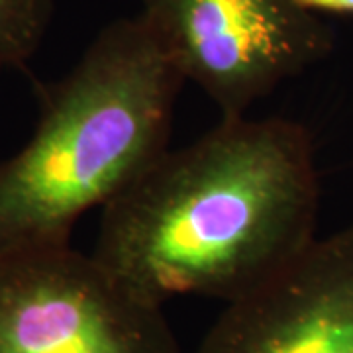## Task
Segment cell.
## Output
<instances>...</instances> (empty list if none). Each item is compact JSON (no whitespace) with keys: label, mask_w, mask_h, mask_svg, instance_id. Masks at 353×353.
Wrapping results in <instances>:
<instances>
[{"label":"cell","mask_w":353,"mask_h":353,"mask_svg":"<svg viewBox=\"0 0 353 353\" xmlns=\"http://www.w3.org/2000/svg\"><path fill=\"white\" fill-rule=\"evenodd\" d=\"M318 202L306 128L222 118L102 208L92 255L155 306L185 294L232 303L316 240Z\"/></svg>","instance_id":"obj_1"},{"label":"cell","mask_w":353,"mask_h":353,"mask_svg":"<svg viewBox=\"0 0 353 353\" xmlns=\"http://www.w3.org/2000/svg\"><path fill=\"white\" fill-rule=\"evenodd\" d=\"M183 83L139 14L104 26L48 88L30 141L0 161V257L69 245L81 216L169 150Z\"/></svg>","instance_id":"obj_2"},{"label":"cell","mask_w":353,"mask_h":353,"mask_svg":"<svg viewBox=\"0 0 353 353\" xmlns=\"http://www.w3.org/2000/svg\"><path fill=\"white\" fill-rule=\"evenodd\" d=\"M139 16L222 118L245 116L334 48L332 28L296 0H141Z\"/></svg>","instance_id":"obj_3"},{"label":"cell","mask_w":353,"mask_h":353,"mask_svg":"<svg viewBox=\"0 0 353 353\" xmlns=\"http://www.w3.org/2000/svg\"><path fill=\"white\" fill-rule=\"evenodd\" d=\"M0 353H181L163 306L69 245L0 257Z\"/></svg>","instance_id":"obj_4"},{"label":"cell","mask_w":353,"mask_h":353,"mask_svg":"<svg viewBox=\"0 0 353 353\" xmlns=\"http://www.w3.org/2000/svg\"><path fill=\"white\" fill-rule=\"evenodd\" d=\"M196 353H353V226L226 303Z\"/></svg>","instance_id":"obj_5"},{"label":"cell","mask_w":353,"mask_h":353,"mask_svg":"<svg viewBox=\"0 0 353 353\" xmlns=\"http://www.w3.org/2000/svg\"><path fill=\"white\" fill-rule=\"evenodd\" d=\"M53 0H0V71L28 63L48 34Z\"/></svg>","instance_id":"obj_6"},{"label":"cell","mask_w":353,"mask_h":353,"mask_svg":"<svg viewBox=\"0 0 353 353\" xmlns=\"http://www.w3.org/2000/svg\"><path fill=\"white\" fill-rule=\"evenodd\" d=\"M303 8L310 12L353 14V0H296Z\"/></svg>","instance_id":"obj_7"}]
</instances>
